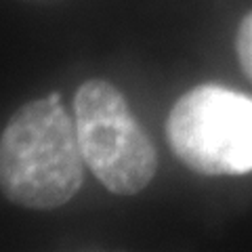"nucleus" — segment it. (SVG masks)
Instances as JSON below:
<instances>
[{
  "mask_svg": "<svg viewBox=\"0 0 252 252\" xmlns=\"http://www.w3.org/2000/svg\"><path fill=\"white\" fill-rule=\"evenodd\" d=\"M82 177L76 124L61 101L36 99L9 120L0 135V189L6 200L51 210L74 198Z\"/></svg>",
  "mask_w": 252,
  "mask_h": 252,
  "instance_id": "obj_1",
  "label": "nucleus"
},
{
  "mask_svg": "<svg viewBox=\"0 0 252 252\" xmlns=\"http://www.w3.org/2000/svg\"><path fill=\"white\" fill-rule=\"evenodd\" d=\"M170 149L206 177L252 170V99L219 84H202L172 105L166 120Z\"/></svg>",
  "mask_w": 252,
  "mask_h": 252,
  "instance_id": "obj_2",
  "label": "nucleus"
},
{
  "mask_svg": "<svg viewBox=\"0 0 252 252\" xmlns=\"http://www.w3.org/2000/svg\"><path fill=\"white\" fill-rule=\"evenodd\" d=\"M74 107L84 164L101 185L118 195L143 191L158 170V154L122 93L99 78L86 80Z\"/></svg>",
  "mask_w": 252,
  "mask_h": 252,
  "instance_id": "obj_3",
  "label": "nucleus"
},
{
  "mask_svg": "<svg viewBox=\"0 0 252 252\" xmlns=\"http://www.w3.org/2000/svg\"><path fill=\"white\" fill-rule=\"evenodd\" d=\"M235 49H238V59H240L244 74L252 80V11L240 23Z\"/></svg>",
  "mask_w": 252,
  "mask_h": 252,
  "instance_id": "obj_4",
  "label": "nucleus"
}]
</instances>
